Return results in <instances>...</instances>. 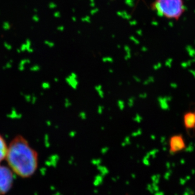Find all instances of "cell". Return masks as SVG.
<instances>
[{
  "instance_id": "obj_1",
  "label": "cell",
  "mask_w": 195,
  "mask_h": 195,
  "mask_svg": "<svg viewBox=\"0 0 195 195\" xmlns=\"http://www.w3.org/2000/svg\"><path fill=\"white\" fill-rule=\"evenodd\" d=\"M6 165L15 176L29 179L39 167V154L25 137L18 134L8 145L5 158Z\"/></svg>"
},
{
  "instance_id": "obj_2",
  "label": "cell",
  "mask_w": 195,
  "mask_h": 195,
  "mask_svg": "<svg viewBox=\"0 0 195 195\" xmlns=\"http://www.w3.org/2000/svg\"><path fill=\"white\" fill-rule=\"evenodd\" d=\"M150 8L158 16L176 22L186 11L184 0H154Z\"/></svg>"
},
{
  "instance_id": "obj_3",
  "label": "cell",
  "mask_w": 195,
  "mask_h": 195,
  "mask_svg": "<svg viewBox=\"0 0 195 195\" xmlns=\"http://www.w3.org/2000/svg\"><path fill=\"white\" fill-rule=\"evenodd\" d=\"M15 176L6 165L0 164V195H6L13 186Z\"/></svg>"
},
{
  "instance_id": "obj_4",
  "label": "cell",
  "mask_w": 195,
  "mask_h": 195,
  "mask_svg": "<svg viewBox=\"0 0 195 195\" xmlns=\"http://www.w3.org/2000/svg\"><path fill=\"white\" fill-rule=\"evenodd\" d=\"M169 146L171 153H179L186 148L185 140L181 134H175L170 138Z\"/></svg>"
},
{
  "instance_id": "obj_5",
  "label": "cell",
  "mask_w": 195,
  "mask_h": 195,
  "mask_svg": "<svg viewBox=\"0 0 195 195\" xmlns=\"http://www.w3.org/2000/svg\"><path fill=\"white\" fill-rule=\"evenodd\" d=\"M183 125L186 130L195 128V113L193 112H186L183 115Z\"/></svg>"
},
{
  "instance_id": "obj_6",
  "label": "cell",
  "mask_w": 195,
  "mask_h": 195,
  "mask_svg": "<svg viewBox=\"0 0 195 195\" xmlns=\"http://www.w3.org/2000/svg\"><path fill=\"white\" fill-rule=\"evenodd\" d=\"M8 143L1 134H0V164L5 161L7 149H8Z\"/></svg>"
},
{
  "instance_id": "obj_7",
  "label": "cell",
  "mask_w": 195,
  "mask_h": 195,
  "mask_svg": "<svg viewBox=\"0 0 195 195\" xmlns=\"http://www.w3.org/2000/svg\"><path fill=\"white\" fill-rule=\"evenodd\" d=\"M194 113H195V111H194Z\"/></svg>"
}]
</instances>
